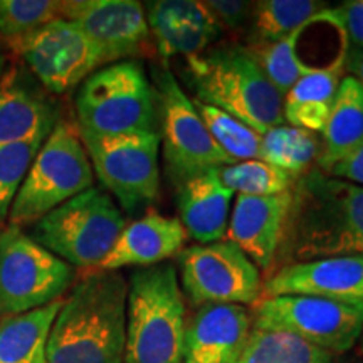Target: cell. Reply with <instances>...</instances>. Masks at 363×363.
Masks as SVG:
<instances>
[{
	"label": "cell",
	"instance_id": "cell-1",
	"mask_svg": "<svg viewBox=\"0 0 363 363\" xmlns=\"http://www.w3.org/2000/svg\"><path fill=\"white\" fill-rule=\"evenodd\" d=\"M281 254L288 264L363 254V187L310 169L291 187Z\"/></svg>",
	"mask_w": 363,
	"mask_h": 363
},
{
	"label": "cell",
	"instance_id": "cell-2",
	"mask_svg": "<svg viewBox=\"0 0 363 363\" xmlns=\"http://www.w3.org/2000/svg\"><path fill=\"white\" fill-rule=\"evenodd\" d=\"M128 281L118 271L88 272L72 286L49 331L48 363H125Z\"/></svg>",
	"mask_w": 363,
	"mask_h": 363
},
{
	"label": "cell",
	"instance_id": "cell-3",
	"mask_svg": "<svg viewBox=\"0 0 363 363\" xmlns=\"http://www.w3.org/2000/svg\"><path fill=\"white\" fill-rule=\"evenodd\" d=\"M195 99L251 126L257 133L286 123L284 96L247 48L227 44L187 59Z\"/></svg>",
	"mask_w": 363,
	"mask_h": 363
},
{
	"label": "cell",
	"instance_id": "cell-4",
	"mask_svg": "<svg viewBox=\"0 0 363 363\" xmlns=\"http://www.w3.org/2000/svg\"><path fill=\"white\" fill-rule=\"evenodd\" d=\"M187 310L172 262L131 272L125 363H184Z\"/></svg>",
	"mask_w": 363,
	"mask_h": 363
},
{
	"label": "cell",
	"instance_id": "cell-5",
	"mask_svg": "<svg viewBox=\"0 0 363 363\" xmlns=\"http://www.w3.org/2000/svg\"><path fill=\"white\" fill-rule=\"evenodd\" d=\"M74 108L79 133H160L158 93L140 61H121L94 71L81 83Z\"/></svg>",
	"mask_w": 363,
	"mask_h": 363
},
{
	"label": "cell",
	"instance_id": "cell-6",
	"mask_svg": "<svg viewBox=\"0 0 363 363\" xmlns=\"http://www.w3.org/2000/svg\"><path fill=\"white\" fill-rule=\"evenodd\" d=\"M125 225L126 216L115 199L93 185L35 222L30 238L74 269H98Z\"/></svg>",
	"mask_w": 363,
	"mask_h": 363
},
{
	"label": "cell",
	"instance_id": "cell-7",
	"mask_svg": "<svg viewBox=\"0 0 363 363\" xmlns=\"http://www.w3.org/2000/svg\"><path fill=\"white\" fill-rule=\"evenodd\" d=\"M94 185V172L78 126L61 120L30 163L9 211V224H35Z\"/></svg>",
	"mask_w": 363,
	"mask_h": 363
},
{
	"label": "cell",
	"instance_id": "cell-8",
	"mask_svg": "<svg viewBox=\"0 0 363 363\" xmlns=\"http://www.w3.org/2000/svg\"><path fill=\"white\" fill-rule=\"evenodd\" d=\"M76 269L27 235L22 227L0 230V318L22 315L62 298Z\"/></svg>",
	"mask_w": 363,
	"mask_h": 363
},
{
	"label": "cell",
	"instance_id": "cell-9",
	"mask_svg": "<svg viewBox=\"0 0 363 363\" xmlns=\"http://www.w3.org/2000/svg\"><path fill=\"white\" fill-rule=\"evenodd\" d=\"M79 135L94 175L123 214H138L157 201L160 192V133Z\"/></svg>",
	"mask_w": 363,
	"mask_h": 363
},
{
	"label": "cell",
	"instance_id": "cell-10",
	"mask_svg": "<svg viewBox=\"0 0 363 363\" xmlns=\"http://www.w3.org/2000/svg\"><path fill=\"white\" fill-rule=\"evenodd\" d=\"M251 316L254 330L286 331L331 355L353 348L363 328V306L306 294L261 298Z\"/></svg>",
	"mask_w": 363,
	"mask_h": 363
},
{
	"label": "cell",
	"instance_id": "cell-11",
	"mask_svg": "<svg viewBox=\"0 0 363 363\" xmlns=\"http://www.w3.org/2000/svg\"><path fill=\"white\" fill-rule=\"evenodd\" d=\"M153 86L160 101V143L170 179L182 185L192 177L233 165L169 67L157 71Z\"/></svg>",
	"mask_w": 363,
	"mask_h": 363
},
{
	"label": "cell",
	"instance_id": "cell-12",
	"mask_svg": "<svg viewBox=\"0 0 363 363\" xmlns=\"http://www.w3.org/2000/svg\"><path fill=\"white\" fill-rule=\"evenodd\" d=\"M182 293L195 308L203 305H256L261 271L230 240L192 244L177 254Z\"/></svg>",
	"mask_w": 363,
	"mask_h": 363
},
{
	"label": "cell",
	"instance_id": "cell-13",
	"mask_svg": "<svg viewBox=\"0 0 363 363\" xmlns=\"http://www.w3.org/2000/svg\"><path fill=\"white\" fill-rule=\"evenodd\" d=\"M7 44L49 94L67 93L104 65L93 40L67 19L49 22Z\"/></svg>",
	"mask_w": 363,
	"mask_h": 363
},
{
	"label": "cell",
	"instance_id": "cell-14",
	"mask_svg": "<svg viewBox=\"0 0 363 363\" xmlns=\"http://www.w3.org/2000/svg\"><path fill=\"white\" fill-rule=\"evenodd\" d=\"M62 19L78 24L101 51L104 65L135 61L152 48L145 7L135 0L62 2Z\"/></svg>",
	"mask_w": 363,
	"mask_h": 363
},
{
	"label": "cell",
	"instance_id": "cell-15",
	"mask_svg": "<svg viewBox=\"0 0 363 363\" xmlns=\"http://www.w3.org/2000/svg\"><path fill=\"white\" fill-rule=\"evenodd\" d=\"M306 294L363 306V254L284 264L262 284L261 298Z\"/></svg>",
	"mask_w": 363,
	"mask_h": 363
},
{
	"label": "cell",
	"instance_id": "cell-16",
	"mask_svg": "<svg viewBox=\"0 0 363 363\" xmlns=\"http://www.w3.org/2000/svg\"><path fill=\"white\" fill-rule=\"evenodd\" d=\"M61 121L51 94L22 65L0 74V145L45 140Z\"/></svg>",
	"mask_w": 363,
	"mask_h": 363
},
{
	"label": "cell",
	"instance_id": "cell-17",
	"mask_svg": "<svg viewBox=\"0 0 363 363\" xmlns=\"http://www.w3.org/2000/svg\"><path fill=\"white\" fill-rule=\"evenodd\" d=\"M252 331L242 305H203L187 318L184 363H235Z\"/></svg>",
	"mask_w": 363,
	"mask_h": 363
},
{
	"label": "cell",
	"instance_id": "cell-18",
	"mask_svg": "<svg viewBox=\"0 0 363 363\" xmlns=\"http://www.w3.org/2000/svg\"><path fill=\"white\" fill-rule=\"evenodd\" d=\"M291 190L266 197L238 195L227 225V240L261 269H269L283 239Z\"/></svg>",
	"mask_w": 363,
	"mask_h": 363
},
{
	"label": "cell",
	"instance_id": "cell-19",
	"mask_svg": "<svg viewBox=\"0 0 363 363\" xmlns=\"http://www.w3.org/2000/svg\"><path fill=\"white\" fill-rule=\"evenodd\" d=\"M187 240L179 217H167L155 211L125 225L120 238L98 271H118L135 266L138 269L177 257Z\"/></svg>",
	"mask_w": 363,
	"mask_h": 363
},
{
	"label": "cell",
	"instance_id": "cell-20",
	"mask_svg": "<svg viewBox=\"0 0 363 363\" xmlns=\"http://www.w3.org/2000/svg\"><path fill=\"white\" fill-rule=\"evenodd\" d=\"M234 194L222 185L217 170L179 185V212L187 238L197 244L224 240Z\"/></svg>",
	"mask_w": 363,
	"mask_h": 363
},
{
	"label": "cell",
	"instance_id": "cell-21",
	"mask_svg": "<svg viewBox=\"0 0 363 363\" xmlns=\"http://www.w3.org/2000/svg\"><path fill=\"white\" fill-rule=\"evenodd\" d=\"M345 61L347 54L337 57L328 66L308 71L284 94L283 115L286 123L311 133L323 131L340 83L345 78Z\"/></svg>",
	"mask_w": 363,
	"mask_h": 363
},
{
	"label": "cell",
	"instance_id": "cell-22",
	"mask_svg": "<svg viewBox=\"0 0 363 363\" xmlns=\"http://www.w3.org/2000/svg\"><path fill=\"white\" fill-rule=\"evenodd\" d=\"M360 145H363V88L353 76H345L321 131L318 170L328 174Z\"/></svg>",
	"mask_w": 363,
	"mask_h": 363
},
{
	"label": "cell",
	"instance_id": "cell-23",
	"mask_svg": "<svg viewBox=\"0 0 363 363\" xmlns=\"http://www.w3.org/2000/svg\"><path fill=\"white\" fill-rule=\"evenodd\" d=\"M62 298L39 310L0 318V363H48L49 331Z\"/></svg>",
	"mask_w": 363,
	"mask_h": 363
},
{
	"label": "cell",
	"instance_id": "cell-24",
	"mask_svg": "<svg viewBox=\"0 0 363 363\" xmlns=\"http://www.w3.org/2000/svg\"><path fill=\"white\" fill-rule=\"evenodd\" d=\"M325 9V4L316 0H261L252 4L251 45L278 43L288 38L299 27L305 26L315 13Z\"/></svg>",
	"mask_w": 363,
	"mask_h": 363
},
{
	"label": "cell",
	"instance_id": "cell-25",
	"mask_svg": "<svg viewBox=\"0 0 363 363\" xmlns=\"http://www.w3.org/2000/svg\"><path fill=\"white\" fill-rule=\"evenodd\" d=\"M320 155V138L311 131L283 123L262 135L259 160L294 179L310 170Z\"/></svg>",
	"mask_w": 363,
	"mask_h": 363
},
{
	"label": "cell",
	"instance_id": "cell-26",
	"mask_svg": "<svg viewBox=\"0 0 363 363\" xmlns=\"http://www.w3.org/2000/svg\"><path fill=\"white\" fill-rule=\"evenodd\" d=\"M235 363H335V358L286 331L252 328Z\"/></svg>",
	"mask_w": 363,
	"mask_h": 363
},
{
	"label": "cell",
	"instance_id": "cell-27",
	"mask_svg": "<svg viewBox=\"0 0 363 363\" xmlns=\"http://www.w3.org/2000/svg\"><path fill=\"white\" fill-rule=\"evenodd\" d=\"M195 110L199 111L206 128L211 133L217 147L225 153L234 163L246 160H259L262 135L252 130L251 126L217 110L211 104L192 99Z\"/></svg>",
	"mask_w": 363,
	"mask_h": 363
},
{
	"label": "cell",
	"instance_id": "cell-28",
	"mask_svg": "<svg viewBox=\"0 0 363 363\" xmlns=\"http://www.w3.org/2000/svg\"><path fill=\"white\" fill-rule=\"evenodd\" d=\"M222 185L238 195L266 197L291 190L294 177L262 160L238 162L217 170Z\"/></svg>",
	"mask_w": 363,
	"mask_h": 363
},
{
	"label": "cell",
	"instance_id": "cell-29",
	"mask_svg": "<svg viewBox=\"0 0 363 363\" xmlns=\"http://www.w3.org/2000/svg\"><path fill=\"white\" fill-rule=\"evenodd\" d=\"M303 27L305 26H301L298 30H294L293 34L278 40V43L247 48L252 57L257 61V65L261 66V69L264 71L267 79L274 84V88L283 96L308 71H311L310 67L305 66V62L299 61L296 51V43L301 35Z\"/></svg>",
	"mask_w": 363,
	"mask_h": 363
},
{
	"label": "cell",
	"instance_id": "cell-30",
	"mask_svg": "<svg viewBox=\"0 0 363 363\" xmlns=\"http://www.w3.org/2000/svg\"><path fill=\"white\" fill-rule=\"evenodd\" d=\"M56 19H62V2L0 0V35L7 40L24 38Z\"/></svg>",
	"mask_w": 363,
	"mask_h": 363
},
{
	"label": "cell",
	"instance_id": "cell-31",
	"mask_svg": "<svg viewBox=\"0 0 363 363\" xmlns=\"http://www.w3.org/2000/svg\"><path fill=\"white\" fill-rule=\"evenodd\" d=\"M44 142L33 140L0 145V222L7 220L13 199Z\"/></svg>",
	"mask_w": 363,
	"mask_h": 363
},
{
	"label": "cell",
	"instance_id": "cell-32",
	"mask_svg": "<svg viewBox=\"0 0 363 363\" xmlns=\"http://www.w3.org/2000/svg\"><path fill=\"white\" fill-rule=\"evenodd\" d=\"M220 29H239L251 19L252 2L244 0H207L203 2Z\"/></svg>",
	"mask_w": 363,
	"mask_h": 363
},
{
	"label": "cell",
	"instance_id": "cell-33",
	"mask_svg": "<svg viewBox=\"0 0 363 363\" xmlns=\"http://www.w3.org/2000/svg\"><path fill=\"white\" fill-rule=\"evenodd\" d=\"M350 48H363V0H350L333 9Z\"/></svg>",
	"mask_w": 363,
	"mask_h": 363
},
{
	"label": "cell",
	"instance_id": "cell-34",
	"mask_svg": "<svg viewBox=\"0 0 363 363\" xmlns=\"http://www.w3.org/2000/svg\"><path fill=\"white\" fill-rule=\"evenodd\" d=\"M328 175L352 182V184L362 185L363 187V145H360L348 157H345L342 162H338L328 172Z\"/></svg>",
	"mask_w": 363,
	"mask_h": 363
},
{
	"label": "cell",
	"instance_id": "cell-35",
	"mask_svg": "<svg viewBox=\"0 0 363 363\" xmlns=\"http://www.w3.org/2000/svg\"><path fill=\"white\" fill-rule=\"evenodd\" d=\"M345 69L350 72V76H353L363 88V48H350L348 45Z\"/></svg>",
	"mask_w": 363,
	"mask_h": 363
},
{
	"label": "cell",
	"instance_id": "cell-36",
	"mask_svg": "<svg viewBox=\"0 0 363 363\" xmlns=\"http://www.w3.org/2000/svg\"><path fill=\"white\" fill-rule=\"evenodd\" d=\"M6 65H7V56L4 54L2 49H0V74H2L4 71H6Z\"/></svg>",
	"mask_w": 363,
	"mask_h": 363
},
{
	"label": "cell",
	"instance_id": "cell-37",
	"mask_svg": "<svg viewBox=\"0 0 363 363\" xmlns=\"http://www.w3.org/2000/svg\"><path fill=\"white\" fill-rule=\"evenodd\" d=\"M358 340H360V348H362V352H363V328H362V333H360V338H358Z\"/></svg>",
	"mask_w": 363,
	"mask_h": 363
}]
</instances>
